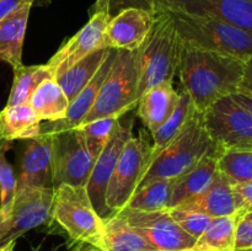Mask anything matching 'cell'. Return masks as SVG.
Masks as SVG:
<instances>
[{"instance_id": "obj_44", "label": "cell", "mask_w": 252, "mask_h": 251, "mask_svg": "<svg viewBox=\"0 0 252 251\" xmlns=\"http://www.w3.org/2000/svg\"><path fill=\"white\" fill-rule=\"evenodd\" d=\"M181 251H194V250H192L191 249V250H181Z\"/></svg>"}, {"instance_id": "obj_34", "label": "cell", "mask_w": 252, "mask_h": 251, "mask_svg": "<svg viewBox=\"0 0 252 251\" xmlns=\"http://www.w3.org/2000/svg\"><path fill=\"white\" fill-rule=\"evenodd\" d=\"M129 7L147 10V11L155 12V0H110V14L115 16L120 11Z\"/></svg>"}, {"instance_id": "obj_13", "label": "cell", "mask_w": 252, "mask_h": 251, "mask_svg": "<svg viewBox=\"0 0 252 251\" xmlns=\"http://www.w3.org/2000/svg\"><path fill=\"white\" fill-rule=\"evenodd\" d=\"M133 137V120L121 121L113 133L108 144L103 148L101 154L96 157L91 170L90 177L86 184V189L90 196L93 206L102 219L112 217V212L106 206V189L116 164L118 161L123 148L128 140Z\"/></svg>"}, {"instance_id": "obj_29", "label": "cell", "mask_w": 252, "mask_h": 251, "mask_svg": "<svg viewBox=\"0 0 252 251\" xmlns=\"http://www.w3.org/2000/svg\"><path fill=\"white\" fill-rule=\"evenodd\" d=\"M175 179H155L137 188L125 208L142 212L169 209Z\"/></svg>"}, {"instance_id": "obj_24", "label": "cell", "mask_w": 252, "mask_h": 251, "mask_svg": "<svg viewBox=\"0 0 252 251\" xmlns=\"http://www.w3.org/2000/svg\"><path fill=\"white\" fill-rule=\"evenodd\" d=\"M111 48H100L79 61L56 78L69 101L73 100L95 76Z\"/></svg>"}, {"instance_id": "obj_4", "label": "cell", "mask_w": 252, "mask_h": 251, "mask_svg": "<svg viewBox=\"0 0 252 251\" xmlns=\"http://www.w3.org/2000/svg\"><path fill=\"white\" fill-rule=\"evenodd\" d=\"M212 144L203 113L194 111L181 133L153 160L137 188L155 179H177L192 169Z\"/></svg>"}, {"instance_id": "obj_35", "label": "cell", "mask_w": 252, "mask_h": 251, "mask_svg": "<svg viewBox=\"0 0 252 251\" xmlns=\"http://www.w3.org/2000/svg\"><path fill=\"white\" fill-rule=\"evenodd\" d=\"M252 249V220L243 218L236 228L235 251H246Z\"/></svg>"}, {"instance_id": "obj_33", "label": "cell", "mask_w": 252, "mask_h": 251, "mask_svg": "<svg viewBox=\"0 0 252 251\" xmlns=\"http://www.w3.org/2000/svg\"><path fill=\"white\" fill-rule=\"evenodd\" d=\"M169 212L172 218H174V220L179 224L180 228L186 231L192 238L196 239V240L204 233L207 226L209 225V223L213 219L207 216V214L189 211V209L171 208L169 209Z\"/></svg>"}, {"instance_id": "obj_1", "label": "cell", "mask_w": 252, "mask_h": 251, "mask_svg": "<svg viewBox=\"0 0 252 251\" xmlns=\"http://www.w3.org/2000/svg\"><path fill=\"white\" fill-rule=\"evenodd\" d=\"M244 63L234 57L197 48L181 41L177 75L194 108L203 113L219 100L240 91Z\"/></svg>"}, {"instance_id": "obj_23", "label": "cell", "mask_w": 252, "mask_h": 251, "mask_svg": "<svg viewBox=\"0 0 252 251\" xmlns=\"http://www.w3.org/2000/svg\"><path fill=\"white\" fill-rule=\"evenodd\" d=\"M102 251H158L118 214L103 219Z\"/></svg>"}, {"instance_id": "obj_15", "label": "cell", "mask_w": 252, "mask_h": 251, "mask_svg": "<svg viewBox=\"0 0 252 251\" xmlns=\"http://www.w3.org/2000/svg\"><path fill=\"white\" fill-rule=\"evenodd\" d=\"M155 12L137 7L125 9L111 17L105 36L103 48L137 51L152 30Z\"/></svg>"}, {"instance_id": "obj_10", "label": "cell", "mask_w": 252, "mask_h": 251, "mask_svg": "<svg viewBox=\"0 0 252 251\" xmlns=\"http://www.w3.org/2000/svg\"><path fill=\"white\" fill-rule=\"evenodd\" d=\"M53 135L52 187L61 185L86 186L95 160L89 154L79 128Z\"/></svg>"}, {"instance_id": "obj_3", "label": "cell", "mask_w": 252, "mask_h": 251, "mask_svg": "<svg viewBox=\"0 0 252 251\" xmlns=\"http://www.w3.org/2000/svg\"><path fill=\"white\" fill-rule=\"evenodd\" d=\"M166 11L184 43L244 62L252 57V32L209 16Z\"/></svg>"}, {"instance_id": "obj_5", "label": "cell", "mask_w": 252, "mask_h": 251, "mask_svg": "<svg viewBox=\"0 0 252 251\" xmlns=\"http://www.w3.org/2000/svg\"><path fill=\"white\" fill-rule=\"evenodd\" d=\"M137 105L138 69L135 51L118 49L93 108L80 125L100 118H121Z\"/></svg>"}, {"instance_id": "obj_26", "label": "cell", "mask_w": 252, "mask_h": 251, "mask_svg": "<svg viewBox=\"0 0 252 251\" xmlns=\"http://www.w3.org/2000/svg\"><path fill=\"white\" fill-rule=\"evenodd\" d=\"M29 103L42 122H53L65 117L70 101L56 79H48L33 91Z\"/></svg>"}, {"instance_id": "obj_22", "label": "cell", "mask_w": 252, "mask_h": 251, "mask_svg": "<svg viewBox=\"0 0 252 251\" xmlns=\"http://www.w3.org/2000/svg\"><path fill=\"white\" fill-rule=\"evenodd\" d=\"M42 121L30 103L5 106L0 111V137L7 142L38 137Z\"/></svg>"}, {"instance_id": "obj_17", "label": "cell", "mask_w": 252, "mask_h": 251, "mask_svg": "<svg viewBox=\"0 0 252 251\" xmlns=\"http://www.w3.org/2000/svg\"><path fill=\"white\" fill-rule=\"evenodd\" d=\"M116 53H117V49L111 48L107 58L105 59V62L100 66L95 76L70 101V105H69L65 117L58 121H53V122L42 123L41 134H56V133L64 132V130L74 129V128H78L80 126V123L83 122L85 116L90 112L94 103H95L98 91H100L103 81L106 80L108 73H110L111 66H112L113 61L116 58Z\"/></svg>"}, {"instance_id": "obj_19", "label": "cell", "mask_w": 252, "mask_h": 251, "mask_svg": "<svg viewBox=\"0 0 252 251\" xmlns=\"http://www.w3.org/2000/svg\"><path fill=\"white\" fill-rule=\"evenodd\" d=\"M176 208L199 212V213L207 214L211 218L243 213L239 211L233 186L219 171L217 172L212 184L203 192Z\"/></svg>"}, {"instance_id": "obj_43", "label": "cell", "mask_w": 252, "mask_h": 251, "mask_svg": "<svg viewBox=\"0 0 252 251\" xmlns=\"http://www.w3.org/2000/svg\"><path fill=\"white\" fill-rule=\"evenodd\" d=\"M2 142H4V139H2V138H1V137H0V145H1V144H2Z\"/></svg>"}, {"instance_id": "obj_36", "label": "cell", "mask_w": 252, "mask_h": 251, "mask_svg": "<svg viewBox=\"0 0 252 251\" xmlns=\"http://www.w3.org/2000/svg\"><path fill=\"white\" fill-rule=\"evenodd\" d=\"M235 193L236 202H238L239 211L244 214L252 212V180L245 184L233 186Z\"/></svg>"}, {"instance_id": "obj_40", "label": "cell", "mask_w": 252, "mask_h": 251, "mask_svg": "<svg viewBox=\"0 0 252 251\" xmlns=\"http://www.w3.org/2000/svg\"><path fill=\"white\" fill-rule=\"evenodd\" d=\"M74 251H102V250L98 248H96V246L90 245V244L78 243L76 244L75 249H74Z\"/></svg>"}, {"instance_id": "obj_18", "label": "cell", "mask_w": 252, "mask_h": 251, "mask_svg": "<svg viewBox=\"0 0 252 251\" xmlns=\"http://www.w3.org/2000/svg\"><path fill=\"white\" fill-rule=\"evenodd\" d=\"M221 152L223 149L213 143L192 169L175 179L169 209L181 206L212 184L218 172V159Z\"/></svg>"}, {"instance_id": "obj_14", "label": "cell", "mask_w": 252, "mask_h": 251, "mask_svg": "<svg viewBox=\"0 0 252 251\" xmlns=\"http://www.w3.org/2000/svg\"><path fill=\"white\" fill-rule=\"evenodd\" d=\"M209 16L252 32V0H155V10Z\"/></svg>"}, {"instance_id": "obj_37", "label": "cell", "mask_w": 252, "mask_h": 251, "mask_svg": "<svg viewBox=\"0 0 252 251\" xmlns=\"http://www.w3.org/2000/svg\"><path fill=\"white\" fill-rule=\"evenodd\" d=\"M36 0H0V20L16 11L25 4L33 5Z\"/></svg>"}, {"instance_id": "obj_7", "label": "cell", "mask_w": 252, "mask_h": 251, "mask_svg": "<svg viewBox=\"0 0 252 251\" xmlns=\"http://www.w3.org/2000/svg\"><path fill=\"white\" fill-rule=\"evenodd\" d=\"M150 152L152 144L144 137L133 135L125 145L106 189V206L112 214L122 211L134 194L149 165Z\"/></svg>"}, {"instance_id": "obj_42", "label": "cell", "mask_w": 252, "mask_h": 251, "mask_svg": "<svg viewBox=\"0 0 252 251\" xmlns=\"http://www.w3.org/2000/svg\"><path fill=\"white\" fill-rule=\"evenodd\" d=\"M245 219H248V220H252V212H250V213L245 214V217H244Z\"/></svg>"}, {"instance_id": "obj_28", "label": "cell", "mask_w": 252, "mask_h": 251, "mask_svg": "<svg viewBox=\"0 0 252 251\" xmlns=\"http://www.w3.org/2000/svg\"><path fill=\"white\" fill-rule=\"evenodd\" d=\"M48 79H54V74L47 64L38 65H19L14 69V81L7 98L6 106L29 103L33 91Z\"/></svg>"}, {"instance_id": "obj_30", "label": "cell", "mask_w": 252, "mask_h": 251, "mask_svg": "<svg viewBox=\"0 0 252 251\" xmlns=\"http://www.w3.org/2000/svg\"><path fill=\"white\" fill-rule=\"evenodd\" d=\"M218 171L231 186L252 180V150H223L218 159Z\"/></svg>"}, {"instance_id": "obj_41", "label": "cell", "mask_w": 252, "mask_h": 251, "mask_svg": "<svg viewBox=\"0 0 252 251\" xmlns=\"http://www.w3.org/2000/svg\"><path fill=\"white\" fill-rule=\"evenodd\" d=\"M14 248H15V241H12V243L7 244V245L0 246V251H14Z\"/></svg>"}, {"instance_id": "obj_21", "label": "cell", "mask_w": 252, "mask_h": 251, "mask_svg": "<svg viewBox=\"0 0 252 251\" xmlns=\"http://www.w3.org/2000/svg\"><path fill=\"white\" fill-rule=\"evenodd\" d=\"M31 6L22 5L0 20V61L10 64L12 69L22 64V47Z\"/></svg>"}, {"instance_id": "obj_2", "label": "cell", "mask_w": 252, "mask_h": 251, "mask_svg": "<svg viewBox=\"0 0 252 251\" xmlns=\"http://www.w3.org/2000/svg\"><path fill=\"white\" fill-rule=\"evenodd\" d=\"M180 39L174 20L166 10H155L152 30L135 51L138 69V100L153 86L174 81L180 61Z\"/></svg>"}, {"instance_id": "obj_32", "label": "cell", "mask_w": 252, "mask_h": 251, "mask_svg": "<svg viewBox=\"0 0 252 251\" xmlns=\"http://www.w3.org/2000/svg\"><path fill=\"white\" fill-rule=\"evenodd\" d=\"M10 144L11 142L4 140L0 145V218H4L11 211L17 189V179L5 157V153L11 147Z\"/></svg>"}, {"instance_id": "obj_25", "label": "cell", "mask_w": 252, "mask_h": 251, "mask_svg": "<svg viewBox=\"0 0 252 251\" xmlns=\"http://www.w3.org/2000/svg\"><path fill=\"white\" fill-rule=\"evenodd\" d=\"M244 213L213 218L192 248L194 251H235L236 228Z\"/></svg>"}, {"instance_id": "obj_39", "label": "cell", "mask_w": 252, "mask_h": 251, "mask_svg": "<svg viewBox=\"0 0 252 251\" xmlns=\"http://www.w3.org/2000/svg\"><path fill=\"white\" fill-rule=\"evenodd\" d=\"M231 97L241 107H244L248 112H250V115L252 116V95L245 93H236L234 95H231Z\"/></svg>"}, {"instance_id": "obj_12", "label": "cell", "mask_w": 252, "mask_h": 251, "mask_svg": "<svg viewBox=\"0 0 252 251\" xmlns=\"http://www.w3.org/2000/svg\"><path fill=\"white\" fill-rule=\"evenodd\" d=\"M116 214L122 217L158 251L191 250L197 241L180 228L169 209L142 212L123 208Z\"/></svg>"}, {"instance_id": "obj_38", "label": "cell", "mask_w": 252, "mask_h": 251, "mask_svg": "<svg viewBox=\"0 0 252 251\" xmlns=\"http://www.w3.org/2000/svg\"><path fill=\"white\" fill-rule=\"evenodd\" d=\"M252 95V57L244 63L243 80L240 84V91Z\"/></svg>"}, {"instance_id": "obj_31", "label": "cell", "mask_w": 252, "mask_h": 251, "mask_svg": "<svg viewBox=\"0 0 252 251\" xmlns=\"http://www.w3.org/2000/svg\"><path fill=\"white\" fill-rule=\"evenodd\" d=\"M121 118L117 117L100 118V120H95L78 127L83 135L86 149L94 160H96L103 148L108 144Z\"/></svg>"}, {"instance_id": "obj_6", "label": "cell", "mask_w": 252, "mask_h": 251, "mask_svg": "<svg viewBox=\"0 0 252 251\" xmlns=\"http://www.w3.org/2000/svg\"><path fill=\"white\" fill-rule=\"evenodd\" d=\"M52 219L71 240L100 249L105 221L95 211L86 186L61 185L54 188Z\"/></svg>"}, {"instance_id": "obj_8", "label": "cell", "mask_w": 252, "mask_h": 251, "mask_svg": "<svg viewBox=\"0 0 252 251\" xmlns=\"http://www.w3.org/2000/svg\"><path fill=\"white\" fill-rule=\"evenodd\" d=\"M203 122L212 142L223 150H252V116L231 96L203 112Z\"/></svg>"}, {"instance_id": "obj_45", "label": "cell", "mask_w": 252, "mask_h": 251, "mask_svg": "<svg viewBox=\"0 0 252 251\" xmlns=\"http://www.w3.org/2000/svg\"><path fill=\"white\" fill-rule=\"evenodd\" d=\"M246 251H252V249H250V250H246Z\"/></svg>"}, {"instance_id": "obj_20", "label": "cell", "mask_w": 252, "mask_h": 251, "mask_svg": "<svg viewBox=\"0 0 252 251\" xmlns=\"http://www.w3.org/2000/svg\"><path fill=\"white\" fill-rule=\"evenodd\" d=\"M180 93L174 88V81L160 83L148 89L138 100V116L150 133L164 125L176 110Z\"/></svg>"}, {"instance_id": "obj_27", "label": "cell", "mask_w": 252, "mask_h": 251, "mask_svg": "<svg viewBox=\"0 0 252 251\" xmlns=\"http://www.w3.org/2000/svg\"><path fill=\"white\" fill-rule=\"evenodd\" d=\"M194 111L197 110L194 108L191 97H189L186 91L182 90L180 93L179 105H177L176 110L172 113L171 117L164 125L160 126L155 132L152 133L154 143L152 144L149 165L181 133V130L184 129L186 123L189 122L191 116L194 113ZM149 165H148V167H149Z\"/></svg>"}, {"instance_id": "obj_16", "label": "cell", "mask_w": 252, "mask_h": 251, "mask_svg": "<svg viewBox=\"0 0 252 251\" xmlns=\"http://www.w3.org/2000/svg\"><path fill=\"white\" fill-rule=\"evenodd\" d=\"M53 135L39 134L27 140L17 176V189L52 187Z\"/></svg>"}, {"instance_id": "obj_9", "label": "cell", "mask_w": 252, "mask_h": 251, "mask_svg": "<svg viewBox=\"0 0 252 251\" xmlns=\"http://www.w3.org/2000/svg\"><path fill=\"white\" fill-rule=\"evenodd\" d=\"M53 187L16 191L11 211L0 218V246L16 241L26 231L53 220Z\"/></svg>"}, {"instance_id": "obj_11", "label": "cell", "mask_w": 252, "mask_h": 251, "mask_svg": "<svg viewBox=\"0 0 252 251\" xmlns=\"http://www.w3.org/2000/svg\"><path fill=\"white\" fill-rule=\"evenodd\" d=\"M111 17L110 0H96L90 9L88 24L68 39L46 63L54 74V79L90 53L103 48V36Z\"/></svg>"}]
</instances>
